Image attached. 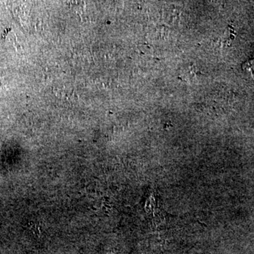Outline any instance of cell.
Returning <instances> with one entry per match:
<instances>
[{
    "instance_id": "1",
    "label": "cell",
    "mask_w": 254,
    "mask_h": 254,
    "mask_svg": "<svg viewBox=\"0 0 254 254\" xmlns=\"http://www.w3.org/2000/svg\"><path fill=\"white\" fill-rule=\"evenodd\" d=\"M242 67H243L244 69L246 70V71L250 73L252 77L254 78V60H249L248 62L244 64Z\"/></svg>"
}]
</instances>
